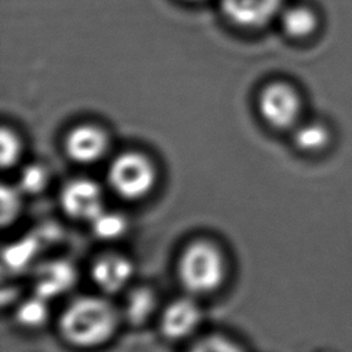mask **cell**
<instances>
[{
  "label": "cell",
  "mask_w": 352,
  "mask_h": 352,
  "mask_svg": "<svg viewBox=\"0 0 352 352\" xmlns=\"http://www.w3.org/2000/svg\"><path fill=\"white\" fill-rule=\"evenodd\" d=\"M283 33L296 41H307L318 34L322 18L314 7L308 4L285 6L279 15Z\"/></svg>",
  "instance_id": "obj_10"
},
{
  "label": "cell",
  "mask_w": 352,
  "mask_h": 352,
  "mask_svg": "<svg viewBox=\"0 0 352 352\" xmlns=\"http://www.w3.org/2000/svg\"><path fill=\"white\" fill-rule=\"evenodd\" d=\"M0 161L3 168H11L16 164V161L21 157L22 151V144L18 138V135L10 129V128H3L0 132Z\"/></svg>",
  "instance_id": "obj_18"
},
{
  "label": "cell",
  "mask_w": 352,
  "mask_h": 352,
  "mask_svg": "<svg viewBox=\"0 0 352 352\" xmlns=\"http://www.w3.org/2000/svg\"><path fill=\"white\" fill-rule=\"evenodd\" d=\"M157 307V297L148 287L133 289L125 301L124 315L128 323L139 326L146 323L154 314Z\"/></svg>",
  "instance_id": "obj_13"
},
{
  "label": "cell",
  "mask_w": 352,
  "mask_h": 352,
  "mask_svg": "<svg viewBox=\"0 0 352 352\" xmlns=\"http://www.w3.org/2000/svg\"><path fill=\"white\" fill-rule=\"evenodd\" d=\"M133 275L131 260L118 253H106L98 257L91 268V276L96 286L104 293L122 290Z\"/></svg>",
  "instance_id": "obj_9"
},
{
  "label": "cell",
  "mask_w": 352,
  "mask_h": 352,
  "mask_svg": "<svg viewBox=\"0 0 352 352\" xmlns=\"http://www.w3.org/2000/svg\"><path fill=\"white\" fill-rule=\"evenodd\" d=\"M107 148V133L94 124H80L65 138V151L77 164H94L104 157Z\"/></svg>",
  "instance_id": "obj_6"
},
{
  "label": "cell",
  "mask_w": 352,
  "mask_h": 352,
  "mask_svg": "<svg viewBox=\"0 0 352 352\" xmlns=\"http://www.w3.org/2000/svg\"><path fill=\"white\" fill-rule=\"evenodd\" d=\"M116 308L100 297L73 300L59 318V331L66 342L78 348H95L107 342L117 330Z\"/></svg>",
  "instance_id": "obj_1"
},
{
  "label": "cell",
  "mask_w": 352,
  "mask_h": 352,
  "mask_svg": "<svg viewBox=\"0 0 352 352\" xmlns=\"http://www.w3.org/2000/svg\"><path fill=\"white\" fill-rule=\"evenodd\" d=\"M293 143L302 153H322L331 143V129L322 121L298 124L293 131Z\"/></svg>",
  "instance_id": "obj_12"
},
{
  "label": "cell",
  "mask_w": 352,
  "mask_h": 352,
  "mask_svg": "<svg viewBox=\"0 0 352 352\" xmlns=\"http://www.w3.org/2000/svg\"><path fill=\"white\" fill-rule=\"evenodd\" d=\"M48 318V308L45 305V298L34 296L33 298L26 300L16 309V320L29 329H36L45 323Z\"/></svg>",
  "instance_id": "obj_15"
},
{
  "label": "cell",
  "mask_w": 352,
  "mask_h": 352,
  "mask_svg": "<svg viewBox=\"0 0 352 352\" xmlns=\"http://www.w3.org/2000/svg\"><path fill=\"white\" fill-rule=\"evenodd\" d=\"M113 191L124 199L138 201L151 192L155 186V166L142 153L125 151L110 164L107 173Z\"/></svg>",
  "instance_id": "obj_3"
},
{
  "label": "cell",
  "mask_w": 352,
  "mask_h": 352,
  "mask_svg": "<svg viewBox=\"0 0 352 352\" xmlns=\"http://www.w3.org/2000/svg\"><path fill=\"white\" fill-rule=\"evenodd\" d=\"M201 322V309L190 298H179L166 305L160 319L162 336L170 341L188 337Z\"/></svg>",
  "instance_id": "obj_8"
},
{
  "label": "cell",
  "mask_w": 352,
  "mask_h": 352,
  "mask_svg": "<svg viewBox=\"0 0 352 352\" xmlns=\"http://www.w3.org/2000/svg\"><path fill=\"white\" fill-rule=\"evenodd\" d=\"M221 8L232 23L257 29L279 16L285 4L283 0H221Z\"/></svg>",
  "instance_id": "obj_7"
},
{
  "label": "cell",
  "mask_w": 352,
  "mask_h": 352,
  "mask_svg": "<svg viewBox=\"0 0 352 352\" xmlns=\"http://www.w3.org/2000/svg\"><path fill=\"white\" fill-rule=\"evenodd\" d=\"M59 201L63 212L80 221L91 223L104 210L100 187L88 179H74L65 184Z\"/></svg>",
  "instance_id": "obj_5"
},
{
  "label": "cell",
  "mask_w": 352,
  "mask_h": 352,
  "mask_svg": "<svg viewBox=\"0 0 352 352\" xmlns=\"http://www.w3.org/2000/svg\"><path fill=\"white\" fill-rule=\"evenodd\" d=\"M48 184V172L40 164L26 166L19 177V188L28 194H38Z\"/></svg>",
  "instance_id": "obj_17"
},
{
  "label": "cell",
  "mask_w": 352,
  "mask_h": 352,
  "mask_svg": "<svg viewBox=\"0 0 352 352\" xmlns=\"http://www.w3.org/2000/svg\"><path fill=\"white\" fill-rule=\"evenodd\" d=\"M177 276L190 293L208 294L217 290L226 278V260L221 250L205 239L188 243L179 257Z\"/></svg>",
  "instance_id": "obj_2"
},
{
  "label": "cell",
  "mask_w": 352,
  "mask_h": 352,
  "mask_svg": "<svg viewBox=\"0 0 352 352\" xmlns=\"http://www.w3.org/2000/svg\"><path fill=\"white\" fill-rule=\"evenodd\" d=\"M187 352H242V349L227 337L208 336L197 341Z\"/></svg>",
  "instance_id": "obj_20"
},
{
  "label": "cell",
  "mask_w": 352,
  "mask_h": 352,
  "mask_svg": "<svg viewBox=\"0 0 352 352\" xmlns=\"http://www.w3.org/2000/svg\"><path fill=\"white\" fill-rule=\"evenodd\" d=\"M76 282V272L66 261H51L40 267L36 274L34 290L43 298L58 297Z\"/></svg>",
  "instance_id": "obj_11"
},
{
  "label": "cell",
  "mask_w": 352,
  "mask_h": 352,
  "mask_svg": "<svg viewBox=\"0 0 352 352\" xmlns=\"http://www.w3.org/2000/svg\"><path fill=\"white\" fill-rule=\"evenodd\" d=\"M21 190V188H19ZM18 188L3 184L1 192H0V205H1V213L0 219L3 226L11 224L19 214L22 208V198Z\"/></svg>",
  "instance_id": "obj_16"
},
{
  "label": "cell",
  "mask_w": 352,
  "mask_h": 352,
  "mask_svg": "<svg viewBox=\"0 0 352 352\" xmlns=\"http://www.w3.org/2000/svg\"><path fill=\"white\" fill-rule=\"evenodd\" d=\"M92 231L96 238L103 241H113L122 236L126 231V220L124 216L103 210L92 221Z\"/></svg>",
  "instance_id": "obj_14"
},
{
  "label": "cell",
  "mask_w": 352,
  "mask_h": 352,
  "mask_svg": "<svg viewBox=\"0 0 352 352\" xmlns=\"http://www.w3.org/2000/svg\"><path fill=\"white\" fill-rule=\"evenodd\" d=\"M257 104L263 120L275 129H294L302 114L301 94L286 81H275L263 88Z\"/></svg>",
  "instance_id": "obj_4"
},
{
  "label": "cell",
  "mask_w": 352,
  "mask_h": 352,
  "mask_svg": "<svg viewBox=\"0 0 352 352\" xmlns=\"http://www.w3.org/2000/svg\"><path fill=\"white\" fill-rule=\"evenodd\" d=\"M36 253V243L33 239H25L19 243L10 245V248L6 250L4 256L7 260V264L16 270V268H23L29 260L34 256Z\"/></svg>",
  "instance_id": "obj_19"
}]
</instances>
